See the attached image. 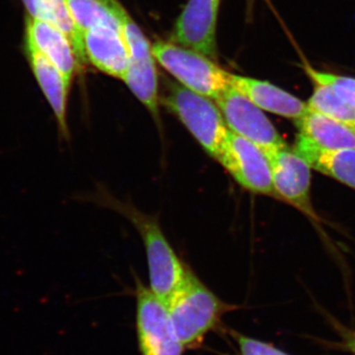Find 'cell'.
Instances as JSON below:
<instances>
[{"mask_svg":"<svg viewBox=\"0 0 355 355\" xmlns=\"http://www.w3.org/2000/svg\"><path fill=\"white\" fill-rule=\"evenodd\" d=\"M216 103L230 132L254 142L265 153L286 146V141L263 110L230 85Z\"/></svg>","mask_w":355,"mask_h":355,"instance_id":"obj_8","label":"cell"},{"mask_svg":"<svg viewBox=\"0 0 355 355\" xmlns=\"http://www.w3.org/2000/svg\"><path fill=\"white\" fill-rule=\"evenodd\" d=\"M83 44L87 62L110 76L125 78L130 58L118 23L94 26L84 34Z\"/></svg>","mask_w":355,"mask_h":355,"instance_id":"obj_11","label":"cell"},{"mask_svg":"<svg viewBox=\"0 0 355 355\" xmlns=\"http://www.w3.org/2000/svg\"><path fill=\"white\" fill-rule=\"evenodd\" d=\"M229 85L239 91L263 111L294 121L302 118L309 111L307 103L268 81L230 73Z\"/></svg>","mask_w":355,"mask_h":355,"instance_id":"obj_13","label":"cell"},{"mask_svg":"<svg viewBox=\"0 0 355 355\" xmlns=\"http://www.w3.org/2000/svg\"><path fill=\"white\" fill-rule=\"evenodd\" d=\"M173 327L184 349H198L236 306L224 302L189 268L181 286L168 301Z\"/></svg>","mask_w":355,"mask_h":355,"instance_id":"obj_1","label":"cell"},{"mask_svg":"<svg viewBox=\"0 0 355 355\" xmlns=\"http://www.w3.org/2000/svg\"><path fill=\"white\" fill-rule=\"evenodd\" d=\"M217 160L243 188L277 198L270 160L254 142L229 130Z\"/></svg>","mask_w":355,"mask_h":355,"instance_id":"obj_7","label":"cell"},{"mask_svg":"<svg viewBox=\"0 0 355 355\" xmlns=\"http://www.w3.org/2000/svg\"><path fill=\"white\" fill-rule=\"evenodd\" d=\"M151 50L156 62L193 92L216 101L229 86L230 72L198 51L165 41H156Z\"/></svg>","mask_w":355,"mask_h":355,"instance_id":"obj_4","label":"cell"},{"mask_svg":"<svg viewBox=\"0 0 355 355\" xmlns=\"http://www.w3.org/2000/svg\"><path fill=\"white\" fill-rule=\"evenodd\" d=\"M221 0H189L173 32V43L212 60L217 57L216 27Z\"/></svg>","mask_w":355,"mask_h":355,"instance_id":"obj_10","label":"cell"},{"mask_svg":"<svg viewBox=\"0 0 355 355\" xmlns=\"http://www.w3.org/2000/svg\"><path fill=\"white\" fill-rule=\"evenodd\" d=\"M70 16L81 36L103 23L116 24V19L101 0H64Z\"/></svg>","mask_w":355,"mask_h":355,"instance_id":"obj_19","label":"cell"},{"mask_svg":"<svg viewBox=\"0 0 355 355\" xmlns=\"http://www.w3.org/2000/svg\"><path fill=\"white\" fill-rule=\"evenodd\" d=\"M28 15L50 23L67 35L80 65L87 64L83 37L76 29L64 0H22Z\"/></svg>","mask_w":355,"mask_h":355,"instance_id":"obj_17","label":"cell"},{"mask_svg":"<svg viewBox=\"0 0 355 355\" xmlns=\"http://www.w3.org/2000/svg\"><path fill=\"white\" fill-rule=\"evenodd\" d=\"M307 105L311 111L355 125V102L336 92L331 86L314 83Z\"/></svg>","mask_w":355,"mask_h":355,"instance_id":"obj_18","label":"cell"},{"mask_svg":"<svg viewBox=\"0 0 355 355\" xmlns=\"http://www.w3.org/2000/svg\"><path fill=\"white\" fill-rule=\"evenodd\" d=\"M232 336L239 347L240 355H289L270 343L232 331Z\"/></svg>","mask_w":355,"mask_h":355,"instance_id":"obj_21","label":"cell"},{"mask_svg":"<svg viewBox=\"0 0 355 355\" xmlns=\"http://www.w3.org/2000/svg\"><path fill=\"white\" fill-rule=\"evenodd\" d=\"M25 44H29L55 65L64 78L72 79L81 67L71 42L50 23L27 15L25 18Z\"/></svg>","mask_w":355,"mask_h":355,"instance_id":"obj_12","label":"cell"},{"mask_svg":"<svg viewBox=\"0 0 355 355\" xmlns=\"http://www.w3.org/2000/svg\"><path fill=\"white\" fill-rule=\"evenodd\" d=\"M125 211L144 240L148 263L149 288L167 304L184 282L189 268L175 253L155 219L137 209L125 207Z\"/></svg>","mask_w":355,"mask_h":355,"instance_id":"obj_5","label":"cell"},{"mask_svg":"<svg viewBox=\"0 0 355 355\" xmlns=\"http://www.w3.org/2000/svg\"><path fill=\"white\" fill-rule=\"evenodd\" d=\"M120 26L130 67L123 83L155 119H159L158 73L151 44L119 0H101Z\"/></svg>","mask_w":355,"mask_h":355,"instance_id":"obj_3","label":"cell"},{"mask_svg":"<svg viewBox=\"0 0 355 355\" xmlns=\"http://www.w3.org/2000/svg\"><path fill=\"white\" fill-rule=\"evenodd\" d=\"M270 163L273 188L279 200L291 203L316 219L311 202V166L287 144L266 153Z\"/></svg>","mask_w":355,"mask_h":355,"instance_id":"obj_9","label":"cell"},{"mask_svg":"<svg viewBox=\"0 0 355 355\" xmlns=\"http://www.w3.org/2000/svg\"><path fill=\"white\" fill-rule=\"evenodd\" d=\"M214 100L167 81L160 103L171 111L214 159L218 158L229 128Z\"/></svg>","mask_w":355,"mask_h":355,"instance_id":"obj_2","label":"cell"},{"mask_svg":"<svg viewBox=\"0 0 355 355\" xmlns=\"http://www.w3.org/2000/svg\"><path fill=\"white\" fill-rule=\"evenodd\" d=\"M303 69L313 83L326 84V85L331 86V88L335 89L336 92L355 102L354 77L323 71V70L314 69L308 64L303 65Z\"/></svg>","mask_w":355,"mask_h":355,"instance_id":"obj_20","label":"cell"},{"mask_svg":"<svg viewBox=\"0 0 355 355\" xmlns=\"http://www.w3.org/2000/svg\"><path fill=\"white\" fill-rule=\"evenodd\" d=\"M25 51L35 79L57 121L60 135L64 139H69L70 133L67 123V104L71 83L64 78L60 70L48 58L31 46L25 44Z\"/></svg>","mask_w":355,"mask_h":355,"instance_id":"obj_14","label":"cell"},{"mask_svg":"<svg viewBox=\"0 0 355 355\" xmlns=\"http://www.w3.org/2000/svg\"><path fill=\"white\" fill-rule=\"evenodd\" d=\"M299 139L322 150L355 149V125L334 120L317 112H307L294 121Z\"/></svg>","mask_w":355,"mask_h":355,"instance_id":"obj_15","label":"cell"},{"mask_svg":"<svg viewBox=\"0 0 355 355\" xmlns=\"http://www.w3.org/2000/svg\"><path fill=\"white\" fill-rule=\"evenodd\" d=\"M293 148L309 163L312 169L355 190V149L322 150L299 137Z\"/></svg>","mask_w":355,"mask_h":355,"instance_id":"obj_16","label":"cell"},{"mask_svg":"<svg viewBox=\"0 0 355 355\" xmlns=\"http://www.w3.org/2000/svg\"><path fill=\"white\" fill-rule=\"evenodd\" d=\"M137 334L141 355H183V343L180 342L173 327L167 305L146 287L137 282Z\"/></svg>","mask_w":355,"mask_h":355,"instance_id":"obj_6","label":"cell"},{"mask_svg":"<svg viewBox=\"0 0 355 355\" xmlns=\"http://www.w3.org/2000/svg\"><path fill=\"white\" fill-rule=\"evenodd\" d=\"M343 347H345L347 350H349L350 352H352V354H355V333L345 336Z\"/></svg>","mask_w":355,"mask_h":355,"instance_id":"obj_22","label":"cell"}]
</instances>
